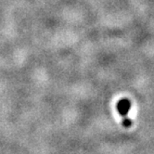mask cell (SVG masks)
I'll use <instances>...</instances> for the list:
<instances>
[{
    "mask_svg": "<svg viewBox=\"0 0 154 154\" xmlns=\"http://www.w3.org/2000/svg\"><path fill=\"white\" fill-rule=\"evenodd\" d=\"M130 108H131V103L127 98H122V100L117 103V111L124 117L128 114Z\"/></svg>",
    "mask_w": 154,
    "mask_h": 154,
    "instance_id": "cell-1",
    "label": "cell"
},
{
    "mask_svg": "<svg viewBox=\"0 0 154 154\" xmlns=\"http://www.w3.org/2000/svg\"><path fill=\"white\" fill-rule=\"evenodd\" d=\"M131 125H132L131 120H129V119H125L124 120V125L125 127H129V126H131Z\"/></svg>",
    "mask_w": 154,
    "mask_h": 154,
    "instance_id": "cell-2",
    "label": "cell"
}]
</instances>
